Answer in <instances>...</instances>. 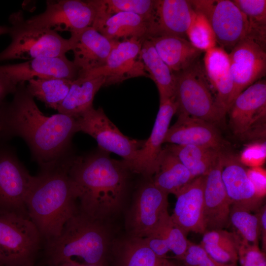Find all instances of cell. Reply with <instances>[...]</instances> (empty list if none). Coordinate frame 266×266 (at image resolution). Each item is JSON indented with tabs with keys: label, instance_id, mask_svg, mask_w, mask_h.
<instances>
[{
	"label": "cell",
	"instance_id": "6da1fadb",
	"mask_svg": "<svg viewBox=\"0 0 266 266\" xmlns=\"http://www.w3.org/2000/svg\"><path fill=\"white\" fill-rule=\"evenodd\" d=\"M0 124V144L15 136L22 138L41 172L52 169L69 156L71 138L78 132L73 117L59 113L44 115L25 82L18 84L11 101L3 103Z\"/></svg>",
	"mask_w": 266,
	"mask_h": 266
},
{
	"label": "cell",
	"instance_id": "7a4b0ae2",
	"mask_svg": "<svg viewBox=\"0 0 266 266\" xmlns=\"http://www.w3.org/2000/svg\"><path fill=\"white\" fill-rule=\"evenodd\" d=\"M127 163L111 158L102 151L84 156H71L68 175L73 184L79 209L104 222L121 208L127 193Z\"/></svg>",
	"mask_w": 266,
	"mask_h": 266
},
{
	"label": "cell",
	"instance_id": "3957f363",
	"mask_svg": "<svg viewBox=\"0 0 266 266\" xmlns=\"http://www.w3.org/2000/svg\"><path fill=\"white\" fill-rule=\"evenodd\" d=\"M70 157L49 171H40L26 199L30 219L45 241L59 236L67 221L79 210L68 175Z\"/></svg>",
	"mask_w": 266,
	"mask_h": 266
},
{
	"label": "cell",
	"instance_id": "277c9868",
	"mask_svg": "<svg viewBox=\"0 0 266 266\" xmlns=\"http://www.w3.org/2000/svg\"><path fill=\"white\" fill-rule=\"evenodd\" d=\"M111 244L104 222L78 211L66 223L59 236L45 241L44 252L49 266H55L77 257L84 264L104 265Z\"/></svg>",
	"mask_w": 266,
	"mask_h": 266
},
{
	"label": "cell",
	"instance_id": "5b68a950",
	"mask_svg": "<svg viewBox=\"0 0 266 266\" xmlns=\"http://www.w3.org/2000/svg\"><path fill=\"white\" fill-rule=\"evenodd\" d=\"M11 41L0 52V63L14 59L31 60L66 55L71 50L68 39L50 29L29 24L19 10L9 17Z\"/></svg>",
	"mask_w": 266,
	"mask_h": 266
},
{
	"label": "cell",
	"instance_id": "8992f818",
	"mask_svg": "<svg viewBox=\"0 0 266 266\" xmlns=\"http://www.w3.org/2000/svg\"><path fill=\"white\" fill-rule=\"evenodd\" d=\"M174 74L176 113L214 125L221 123L226 114L218 105L203 66L199 60Z\"/></svg>",
	"mask_w": 266,
	"mask_h": 266
},
{
	"label": "cell",
	"instance_id": "52a82bcc",
	"mask_svg": "<svg viewBox=\"0 0 266 266\" xmlns=\"http://www.w3.org/2000/svg\"><path fill=\"white\" fill-rule=\"evenodd\" d=\"M42 238L29 218L0 213V261L2 266H33Z\"/></svg>",
	"mask_w": 266,
	"mask_h": 266
},
{
	"label": "cell",
	"instance_id": "ba28073f",
	"mask_svg": "<svg viewBox=\"0 0 266 266\" xmlns=\"http://www.w3.org/2000/svg\"><path fill=\"white\" fill-rule=\"evenodd\" d=\"M19 160L14 149L0 145V213L29 218L26 201L35 180Z\"/></svg>",
	"mask_w": 266,
	"mask_h": 266
},
{
	"label": "cell",
	"instance_id": "9c48e42d",
	"mask_svg": "<svg viewBox=\"0 0 266 266\" xmlns=\"http://www.w3.org/2000/svg\"><path fill=\"white\" fill-rule=\"evenodd\" d=\"M234 134L243 139H258L266 134V82L260 80L240 93L227 113Z\"/></svg>",
	"mask_w": 266,
	"mask_h": 266
},
{
	"label": "cell",
	"instance_id": "30bf717a",
	"mask_svg": "<svg viewBox=\"0 0 266 266\" xmlns=\"http://www.w3.org/2000/svg\"><path fill=\"white\" fill-rule=\"evenodd\" d=\"M76 119L78 132L93 137L101 150L121 157L131 171L144 140L133 139L124 135L101 107L95 109L93 107Z\"/></svg>",
	"mask_w": 266,
	"mask_h": 266
},
{
	"label": "cell",
	"instance_id": "8fae6325",
	"mask_svg": "<svg viewBox=\"0 0 266 266\" xmlns=\"http://www.w3.org/2000/svg\"><path fill=\"white\" fill-rule=\"evenodd\" d=\"M168 195L152 180L140 186L126 220L129 236L145 238L157 231L169 215Z\"/></svg>",
	"mask_w": 266,
	"mask_h": 266
},
{
	"label": "cell",
	"instance_id": "7c38bea8",
	"mask_svg": "<svg viewBox=\"0 0 266 266\" xmlns=\"http://www.w3.org/2000/svg\"><path fill=\"white\" fill-rule=\"evenodd\" d=\"M194 10L207 19L220 47L230 50L249 35L250 29L246 17L230 0H190Z\"/></svg>",
	"mask_w": 266,
	"mask_h": 266
},
{
	"label": "cell",
	"instance_id": "4fadbf2b",
	"mask_svg": "<svg viewBox=\"0 0 266 266\" xmlns=\"http://www.w3.org/2000/svg\"><path fill=\"white\" fill-rule=\"evenodd\" d=\"M95 16L89 0H48L43 12L26 20L36 27L72 33L92 26Z\"/></svg>",
	"mask_w": 266,
	"mask_h": 266
},
{
	"label": "cell",
	"instance_id": "5bb4252c",
	"mask_svg": "<svg viewBox=\"0 0 266 266\" xmlns=\"http://www.w3.org/2000/svg\"><path fill=\"white\" fill-rule=\"evenodd\" d=\"M143 39L131 38L114 41L104 65L84 76H102L105 79L104 86L118 84L134 77L149 78L140 55Z\"/></svg>",
	"mask_w": 266,
	"mask_h": 266
},
{
	"label": "cell",
	"instance_id": "9a60e30c",
	"mask_svg": "<svg viewBox=\"0 0 266 266\" xmlns=\"http://www.w3.org/2000/svg\"><path fill=\"white\" fill-rule=\"evenodd\" d=\"M229 56L233 83L232 103L238 95L266 75V45L246 37L233 48Z\"/></svg>",
	"mask_w": 266,
	"mask_h": 266
},
{
	"label": "cell",
	"instance_id": "2e32d148",
	"mask_svg": "<svg viewBox=\"0 0 266 266\" xmlns=\"http://www.w3.org/2000/svg\"><path fill=\"white\" fill-rule=\"evenodd\" d=\"M195 13L190 0H155L153 12L147 22L146 38L162 36L186 38Z\"/></svg>",
	"mask_w": 266,
	"mask_h": 266
},
{
	"label": "cell",
	"instance_id": "e0dca14e",
	"mask_svg": "<svg viewBox=\"0 0 266 266\" xmlns=\"http://www.w3.org/2000/svg\"><path fill=\"white\" fill-rule=\"evenodd\" d=\"M224 153L220 154L205 176L203 211L205 232L224 229L230 223L232 202L222 178Z\"/></svg>",
	"mask_w": 266,
	"mask_h": 266
},
{
	"label": "cell",
	"instance_id": "ac0fdd59",
	"mask_svg": "<svg viewBox=\"0 0 266 266\" xmlns=\"http://www.w3.org/2000/svg\"><path fill=\"white\" fill-rule=\"evenodd\" d=\"M73 53V63L78 77L104 65L114 41L107 38L92 26L71 33L68 39Z\"/></svg>",
	"mask_w": 266,
	"mask_h": 266
},
{
	"label": "cell",
	"instance_id": "d6986e66",
	"mask_svg": "<svg viewBox=\"0 0 266 266\" xmlns=\"http://www.w3.org/2000/svg\"><path fill=\"white\" fill-rule=\"evenodd\" d=\"M0 73L15 84L35 78H61L74 80L78 71L72 61L66 55L38 58L15 64L0 66Z\"/></svg>",
	"mask_w": 266,
	"mask_h": 266
},
{
	"label": "cell",
	"instance_id": "ffe728a7",
	"mask_svg": "<svg viewBox=\"0 0 266 266\" xmlns=\"http://www.w3.org/2000/svg\"><path fill=\"white\" fill-rule=\"evenodd\" d=\"M177 111V105L175 99L160 104L151 133L139 150L131 168L132 172L149 178L155 174L163 149L162 144L164 143L171 120Z\"/></svg>",
	"mask_w": 266,
	"mask_h": 266
},
{
	"label": "cell",
	"instance_id": "44dd1931",
	"mask_svg": "<svg viewBox=\"0 0 266 266\" xmlns=\"http://www.w3.org/2000/svg\"><path fill=\"white\" fill-rule=\"evenodd\" d=\"M205 176L194 178L175 196L176 201L170 215L172 221L187 235L204 233L203 191Z\"/></svg>",
	"mask_w": 266,
	"mask_h": 266
},
{
	"label": "cell",
	"instance_id": "7402d4cb",
	"mask_svg": "<svg viewBox=\"0 0 266 266\" xmlns=\"http://www.w3.org/2000/svg\"><path fill=\"white\" fill-rule=\"evenodd\" d=\"M177 145H194L223 151L225 140L211 123L182 114L169 128L164 143Z\"/></svg>",
	"mask_w": 266,
	"mask_h": 266
},
{
	"label": "cell",
	"instance_id": "603a6c76",
	"mask_svg": "<svg viewBox=\"0 0 266 266\" xmlns=\"http://www.w3.org/2000/svg\"><path fill=\"white\" fill-rule=\"evenodd\" d=\"M222 178L232 205L251 212L263 205L264 199L256 194L247 168L236 156L224 153Z\"/></svg>",
	"mask_w": 266,
	"mask_h": 266
},
{
	"label": "cell",
	"instance_id": "cb8c5ba5",
	"mask_svg": "<svg viewBox=\"0 0 266 266\" xmlns=\"http://www.w3.org/2000/svg\"><path fill=\"white\" fill-rule=\"evenodd\" d=\"M203 67L219 107L227 114L232 103L233 83L229 53L220 46L205 52Z\"/></svg>",
	"mask_w": 266,
	"mask_h": 266
},
{
	"label": "cell",
	"instance_id": "d4e9b609",
	"mask_svg": "<svg viewBox=\"0 0 266 266\" xmlns=\"http://www.w3.org/2000/svg\"><path fill=\"white\" fill-rule=\"evenodd\" d=\"M147 22L140 16L119 12L110 16H95L92 27L112 41L131 38H146Z\"/></svg>",
	"mask_w": 266,
	"mask_h": 266
},
{
	"label": "cell",
	"instance_id": "484cf974",
	"mask_svg": "<svg viewBox=\"0 0 266 266\" xmlns=\"http://www.w3.org/2000/svg\"><path fill=\"white\" fill-rule=\"evenodd\" d=\"M148 39L173 73L183 70L198 61L202 53L185 38L162 36Z\"/></svg>",
	"mask_w": 266,
	"mask_h": 266
},
{
	"label": "cell",
	"instance_id": "4316f807",
	"mask_svg": "<svg viewBox=\"0 0 266 266\" xmlns=\"http://www.w3.org/2000/svg\"><path fill=\"white\" fill-rule=\"evenodd\" d=\"M116 266H184L166 258L157 256L143 238L128 236L114 246Z\"/></svg>",
	"mask_w": 266,
	"mask_h": 266
},
{
	"label": "cell",
	"instance_id": "83f0119b",
	"mask_svg": "<svg viewBox=\"0 0 266 266\" xmlns=\"http://www.w3.org/2000/svg\"><path fill=\"white\" fill-rule=\"evenodd\" d=\"M104 83L105 79L102 76L78 77L73 80L66 97L57 109L58 111L78 118L93 107L95 96Z\"/></svg>",
	"mask_w": 266,
	"mask_h": 266
},
{
	"label": "cell",
	"instance_id": "f1b7e54d",
	"mask_svg": "<svg viewBox=\"0 0 266 266\" xmlns=\"http://www.w3.org/2000/svg\"><path fill=\"white\" fill-rule=\"evenodd\" d=\"M194 179L189 170L167 146L163 148L157 171L151 180L156 187L168 195L176 196Z\"/></svg>",
	"mask_w": 266,
	"mask_h": 266
},
{
	"label": "cell",
	"instance_id": "f546056e",
	"mask_svg": "<svg viewBox=\"0 0 266 266\" xmlns=\"http://www.w3.org/2000/svg\"><path fill=\"white\" fill-rule=\"evenodd\" d=\"M140 55L146 71L158 88L160 104L175 99L174 74L160 57L150 39H143Z\"/></svg>",
	"mask_w": 266,
	"mask_h": 266
},
{
	"label": "cell",
	"instance_id": "4dcf8cb0",
	"mask_svg": "<svg viewBox=\"0 0 266 266\" xmlns=\"http://www.w3.org/2000/svg\"><path fill=\"white\" fill-rule=\"evenodd\" d=\"M166 146L189 170L194 178L206 176L224 152L194 145L170 144Z\"/></svg>",
	"mask_w": 266,
	"mask_h": 266
},
{
	"label": "cell",
	"instance_id": "1f68e13d",
	"mask_svg": "<svg viewBox=\"0 0 266 266\" xmlns=\"http://www.w3.org/2000/svg\"><path fill=\"white\" fill-rule=\"evenodd\" d=\"M240 236L224 229L204 232L200 245L209 257L224 264H237Z\"/></svg>",
	"mask_w": 266,
	"mask_h": 266
},
{
	"label": "cell",
	"instance_id": "d6a6232c",
	"mask_svg": "<svg viewBox=\"0 0 266 266\" xmlns=\"http://www.w3.org/2000/svg\"><path fill=\"white\" fill-rule=\"evenodd\" d=\"M73 80L61 78H35L28 81L27 88L34 98L47 107L57 110L66 97Z\"/></svg>",
	"mask_w": 266,
	"mask_h": 266
},
{
	"label": "cell",
	"instance_id": "836d02e7",
	"mask_svg": "<svg viewBox=\"0 0 266 266\" xmlns=\"http://www.w3.org/2000/svg\"><path fill=\"white\" fill-rule=\"evenodd\" d=\"M95 16H110L119 12H130L142 17L146 22L153 12L155 0H89Z\"/></svg>",
	"mask_w": 266,
	"mask_h": 266
},
{
	"label": "cell",
	"instance_id": "e575fe53",
	"mask_svg": "<svg viewBox=\"0 0 266 266\" xmlns=\"http://www.w3.org/2000/svg\"><path fill=\"white\" fill-rule=\"evenodd\" d=\"M233 1L248 21L250 33L248 37L266 45V0H233Z\"/></svg>",
	"mask_w": 266,
	"mask_h": 266
},
{
	"label": "cell",
	"instance_id": "d590c367",
	"mask_svg": "<svg viewBox=\"0 0 266 266\" xmlns=\"http://www.w3.org/2000/svg\"><path fill=\"white\" fill-rule=\"evenodd\" d=\"M230 223L243 239L250 244L259 245L260 233L259 220L256 214L232 205Z\"/></svg>",
	"mask_w": 266,
	"mask_h": 266
},
{
	"label": "cell",
	"instance_id": "8d00e7d4",
	"mask_svg": "<svg viewBox=\"0 0 266 266\" xmlns=\"http://www.w3.org/2000/svg\"><path fill=\"white\" fill-rule=\"evenodd\" d=\"M196 12L186 32L188 40L197 49L205 52L215 46L217 41L212 28L202 14Z\"/></svg>",
	"mask_w": 266,
	"mask_h": 266
},
{
	"label": "cell",
	"instance_id": "74e56055",
	"mask_svg": "<svg viewBox=\"0 0 266 266\" xmlns=\"http://www.w3.org/2000/svg\"><path fill=\"white\" fill-rule=\"evenodd\" d=\"M150 236L165 239L170 251L172 252L176 258L180 261L190 243L187 238V234L172 221L170 215L164 220L157 231Z\"/></svg>",
	"mask_w": 266,
	"mask_h": 266
},
{
	"label": "cell",
	"instance_id": "f35d334b",
	"mask_svg": "<svg viewBox=\"0 0 266 266\" xmlns=\"http://www.w3.org/2000/svg\"><path fill=\"white\" fill-rule=\"evenodd\" d=\"M241 266H266V252L259 245L252 244L240 238L237 250Z\"/></svg>",
	"mask_w": 266,
	"mask_h": 266
},
{
	"label": "cell",
	"instance_id": "ab89813d",
	"mask_svg": "<svg viewBox=\"0 0 266 266\" xmlns=\"http://www.w3.org/2000/svg\"><path fill=\"white\" fill-rule=\"evenodd\" d=\"M266 141L256 142L247 145L241 152L239 161L250 167L261 166L266 161Z\"/></svg>",
	"mask_w": 266,
	"mask_h": 266
},
{
	"label": "cell",
	"instance_id": "60d3db41",
	"mask_svg": "<svg viewBox=\"0 0 266 266\" xmlns=\"http://www.w3.org/2000/svg\"><path fill=\"white\" fill-rule=\"evenodd\" d=\"M208 256L200 244H196L190 241L180 261L185 266H199Z\"/></svg>",
	"mask_w": 266,
	"mask_h": 266
},
{
	"label": "cell",
	"instance_id": "b9f144b4",
	"mask_svg": "<svg viewBox=\"0 0 266 266\" xmlns=\"http://www.w3.org/2000/svg\"><path fill=\"white\" fill-rule=\"evenodd\" d=\"M248 177L252 183L256 194L264 199L266 194V172L261 166L247 168Z\"/></svg>",
	"mask_w": 266,
	"mask_h": 266
},
{
	"label": "cell",
	"instance_id": "7bdbcfd3",
	"mask_svg": "<svg viewBox=\"0 0 266 266\" xmlns=\"http://www.w3.org/2000/svg\"><path fill=\"white\" fill-rule=\"evenodd\" d=\"M148 247L158 257L166 258L170 251L166 240L162 238L149 236L143 238Z\"/></svg>",
	"mask_w": 266,
	"mask_h": 266
},
{
	"label": "cell",
	"instance_id": "ee69618b",
	"mask_svg": "<svg viewBox=\"0 0 266 266\" xmlns=\"http://www.w3.org/2000/svg\"><path fill=\"white\" fill-rule=\"evenodd\" d=\"M17 86L7 76L0 73V109L5 97L10 94H14Z\"/></svg>",
	"mask_w": 266,
	"mask_h": 266
},
{
	"label": "cell",
	"instance_id": "f6af8a7d",
	"mask_svg": "<svg viewBox=\"0 0 266 266\" xmlns=\"http://www.w3.org/2000/svg\"><path fill=\"white\" fill-rule=\"evenodd\" d=\"M259 223L260 238L262 244V250L266 249V205L263 204L256 211Z\"/></svg>",
	"mask_w": 266,
	"mask_h": 266
},
{
	"label": "cell",
	"instance_id": "bcb514c9",
	"mask_svg": "<svg viewBox=\"0 0 266 266\" xmlns=\"http://www.w3.org/2000/svg\"><path fill=\"white\" fill-rule=\"evenodd\" d=\"M199 266H237V264H224L217 262L209 256Z\"/></svg>",
	"mask_w": 266,
	"mask_h": 266
},
{
	"label": "cell",
	"instance_id": "7dc6e473",
	"mask_svg": "<svg viewBox=\"0 0 266 266\" xmlns=\"http://www.w3.org/2000/svg\"><path fill=\"white\" fill-rule=\"evenodd\" d=\"M55 266H105L104 265H89L79 263L73 259H70Z\"/></svg>",
	"mask_w": 266,
	"mask_h": 266
},
{
	"label": "cell",
	"instance_id": "c3c4849f",
	"mask_svg": "<svg viewBox=\"0 0 266 266\" xmlns=\"http://www.w3.org/2000/svg\"><path fill=\"white\" fill-rule=\"evenodd\" d=\"M9 32V27L0 25V35L8 34Z\"/></svg>",
	"mask_w": 266,
	"mask_h": 266
},
{
	"label": "cell",
	"instance_id": "681fc988",
	"mask_svg": "<svg viewBox=\"0 0 266 266\" xmlns=\"http://www.w3.org/2000/svg\"><path fill=\"white\" fill-rule=\"evenodd\" d=\"M0 266H2L0 261Z\"/></svg>",
	"mask_w": 266,
	"mask_h": 266
},
{
	"label": "cell",
	"instance_id": "f907efd6",
	"mask_svg": "<svg viewBox=\"0 0 266 266\" xmlns=\"http://www.w3.org/2000/svg\"><path fill=\"white\" fill-rule=\"evenodd\" d=\"M0 129H1V126H0Z\"/></svg>",
	"mask_w": 266,
	"mask_h": 266
}]
</instances>
